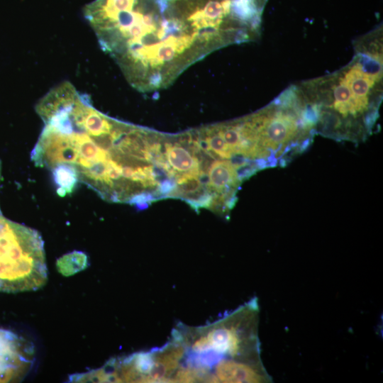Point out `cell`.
Returning a JSON list of instances; mask_svg holds the SVG:
<instances>
[{
	"instance_id": "1",
	"label": "cell",
	"mask_w": 383,
	"mask_h": 383,
	"mask_svg": "<svg viewBox=\"0 0 383 383\" xmlns=\"http://www.w3.org/2000/svg\"><path fill=\"white\" fill-rule=\"evenodd\" d=\"M35 110L44 123L31 152L36 166L50 171L65 167L106 201H131L123 177L135 161L125 143L131 124L96 110L89 96L69 82L50 89Z\"/></svg>"
},
{
	"instance_id": "5",
	"label": "cell",
	"mask_w": 383,
	"mask_h": 383,
	"mask_svg": "<svg viewBox=\"0 0 383 383\" xmlns=\"http://www.w3.org/2000/svg\"><path fill=\"white\" fill-rule=\"evenodd\" d=\"M16 360L17 349L12 334L9 330L0 328V382L9 379Z\"/></svg>"
},
{
	"instance_id": "3",
	"label": "cell",
	"mask_w": 383,
	"mask_h": 383,
	"mask_svg": "<svg viewBox=\"0 0 383 383\" xmlns=\"http://www.w3.org/2000/svg\"><path fill=\"white\" fill-rule=\"evenodd\" d=\"M48 280L44 243L40 233L0 215V292L38 290Z\"/></svg>"
},
{
	"instance_id": "7",
	"label": "cell",
	"mask_w": 383,
	"mask_h": 383,
	"mask_svg": "<svg viewBox=\"0 0 383 383\" xmlns=\"http://www.w3.org/2000/svg\"><path fill=\"white\" fill-rule=\"evenodd\" d=\"M178 1V0H177ZM180 4V3H179ZM181 5V4H180ZM182 6V5H181ZM183 8V7H182ZM185 11V10H184ZM187 13V12H186ZM188 14V13H187ZM189 15V14H188ZM190 17V16H189ZM191 18V17H190ZM196 24V23H195ZM208 34V33H207ZM209 35V34H208ZM211 36V35H210ZM212 37V36H211ZM213 38V37H212ZM214 39V38H213ZM215 40V39H214ZM217 42V41H216ZM218 43V42H217ZM219 45V44H218ZM220 46V45H219ZM221 48V47H220Z\"/></svg>"
},
{
	"instance_id": "6",
	"label": "cell",
	"mask_w": 383,
	"mask_h": 383,
	"mask_svg": "<svg viewBox=\"0 0 383 383\" xmlns=\"http://www.w3.org/2000/svg\"><path fill=\"white\" fill-rule=\"evenodd\" d=\"M179 3V1H178ZM180 5V4H179ZM181 6V5H180ZM183 9V8H182ZM186 12V11H185ZM188 15V14H187ZM189 16V15H188ZM193 21V20H192ZM198 27V26H197ZM199 28V27H198ZM200 29V28H199ZM203 31V30H202ZM204 32V31H203ZM205 33V32H204ZM207 34V33H206ZM212 38V37H211ZM214 40V39H213ZM216 41V40H215ZM217 43V42H216ZM220 47V46H219Z\"/></svg>"
},
{
	"instance_id": "2",
	"label": "cell",
	"mask_w": 383,
	"mask_h": 383,
	"mask_svg": "<svg viewBox=\"0 0 383 383\" xmlns=\"http://www.w3.org/2000/svg\"><path fill=\"white\" fill-rule=\"evenodd\" d=\"M91 28L101 50L141 92L167 88L209 54L200 33L166 0H113Z\"/></svg>"
},
{
	"instance_id": "4",
	"label": "cell",
	"mask_w": 383,
	"mask_h": 383,
	"mask_svg": "<svg viewBox=\"0 0 383 383\" xmlns=\"http://www.w3.org/2000/svg\"><path fill=\"white\" fill-rule=\"evenodd\" d=\"M238 172L229 160H214L208 171L207 186L216 193H226L236 187L239 182Z\"/></svg>"
},
{
	"instance_id": "8",
	"label": "cell",
	"mask_w": 383,
	"mask_h": 383,
	"mask_svg": "<svg viewBox=\"0 0 383 383\" xmlns=\"http://www.w3.org/2000/svg\"><path fill=\"white\" fill-rule=\"evenodd\" d=\"M0 175H1V169H0Z\"/></svg>"
}]
</instances>
